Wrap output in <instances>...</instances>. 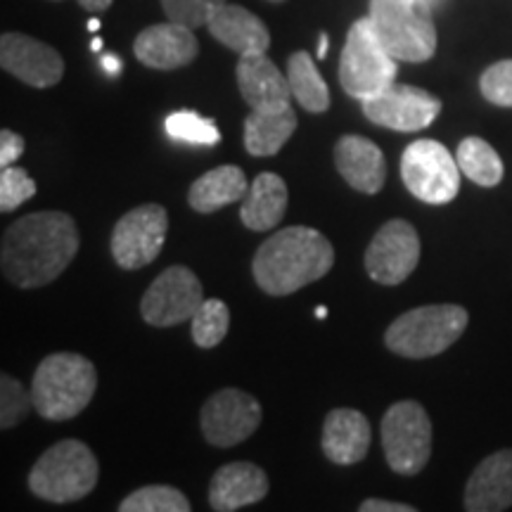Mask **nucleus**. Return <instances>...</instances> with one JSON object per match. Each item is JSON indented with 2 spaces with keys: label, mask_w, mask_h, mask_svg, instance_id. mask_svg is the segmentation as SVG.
<instances>
[{
  "label": "nucleus",
  "mask_w": 512,
  "mask_h": 512,
  "mask_svg": "<svg viewBox=\"0 0 512 512\" xmlns=\"http://www.w3.org/2000/svg\"><path fill=\"white\" fill-rule=\"evenodd\" d=\"M81 238L74 219L62 211H36L5 230L0 247L3 275L12 285L34 290L67 271Z\"/></svg>",
  "instance_id": "f257e3e1"
},
{
  "label": "nucleus",
  "mask_w": 512,
  "mask_h": 512,
  "mask_svg": "<svg viewBox=\"0 0 512 512\" xmlns=\"http://www.w3.org/2000/svg\"><path fill=\"white\" fill-rule=\"evenodd\" d=\"M335 249L318 230L290 226L256 249L252 271L256 285L271 297H287L328 275Z\"/></svg>",
  "instance_id": "f03ea898"
},
{
  "label": "nucleus",
  "mask_w": 512,
  "mask_h": 512,
  "mask_svg": "<svg viewBox=\"0 0 512 512\" xmlns=\"http://www.w3.org/2000/svg\"><path fill=\"white\" fill-rule=\"evenodd\" d=\"M98 389V370L86 356L60 351L43 358L34 382H31V399L34 411L41 418L62 422L79 415L93 401Z\"/></svg>",
  "instance_id": "7ed1b4c3"
},
{
  "label": "nucleus",
  "mask_w": 512,
  "mask_h": 512,
  "mask_svg": "<svg viewBox=\"0 0 512 512\" xmlns=\"http://www.w3.org/2000/svg\"><path fill=\"white\" fill-rule=\"evenodd\" d=\"M430 0H370V22L399 62H427L437 53Z\"/></svg>",
  "instance_id": "20e7f679"
},
{
  "label": "nucleus",
  "mask_w": 512,
  "mask_h": 512,
  "mask_svg": "<svg viewBox=\"0 0 512 512\" xmlns=\"http://www.w3.org/2000/svg\"><path fill=\"white\" fill-rule=\"evenodd\" d=\"M100 465L83 441L64 439L50 446L29 472V489L48 503H76L95 489Z\"/></svg>",
  "instance_id": "39448f33"
},
{
  "label": "nucleus",
  "mask_w": 512,
  "mask_h": 512,
  "mask_svg": "<svg viewBox=\"0 0 512 512\" xmlns=\"http://www.w3.org/2000/svg\"><path fill=\"white\" fill-rule=\"evenodd\" d=\"M470 323V316L458 304H432L406 311L384 332L389 351L403 358L439 356L456 344Z\"/></svg>",
  "instance_id": "423d86ee"
},
{
  "label": "nucleus",
  "mask_w": 512,
  "mask_h": 512,
  "mask_svg": "<svg viewBox=\"0 0 512 512\" xmlns=\"http://www.w3.org/2000/svg\"><path fill=\"white\" fill-rule=\"evenodd\" d=\"M396 57L382 46L370 17L351 24L342 57H339V83L344 93L356 100H368L382 93L396 79Z\"/></svg>",
  "instance_id": "0eeeda50"
},
{
  "label": "nucleus",
  "mask_w": 512,
  "mask_h": 512,
  "mask_svg": "<svg viewBox=\"0 0 512 512\" xmlns=\"http://www.w3.org/2000/svg\"><path fill=\"white\" fill-rule=\"evenodd\" d=\"M384 458L396 475L413 477L432 456V422L418 401H399L382 418Z\"/></svg>",
  "instance_id": "6e6552de"
},
{
  "label": "nucleus",
  "mask_w": 512,
  "mask_h": 512,
  "mask_svg": "<svg viewBox=\"0 0 512 512\" xmlns=\"http://www.w3.org/2000/svg\"><path fill=\"white\" fill-rule=\"evenodd\" d=\"M460 166L439 140H415L403 150L401 178L408 192L427 204H448L460 190Z\"/></svg>",
  "instance_id": "1a4fd4ad"
},
{
  "label": "nucleus",
  "mask_w": 512,
  "mask_h": 512,
  "mask_svg": "<svg viewBox=\"0 0 512 512\" xmlns=\"http://www.w3.org/2000/svg\"><path fill=\"white\" fill-rule=\"evenodd\" d=\"M169 216L162 204H143L121 216L112 230L110 249L124 271H138L157 259L166 240Z\"/></svg>",
  "instance_id": "9d476101"
},
{
  "label": "nucleus",
  "mask_w": 512,
  "mask_h": 512,
  "mask_svg": "<svg viewBox=\"0 0 512 512\" xmlns=\"http://www.w3.org/2000/svg\"><path fill=\"white\" fill-rule=\"evenodd\" d=\"M204 302L202 283L190 268L171 266L147 287L140 302L145 323L155 328H174L178 323L192 320Z\"/></svg>",
  "instance_id": "9b49d317"
},
{
  "label": "nucleus",
  "mask_w": 512,
  "mask_h": 512,
  "mask_svg": "<svg viewBox=\"0 0 512 512\" xmlns=\"http://www.w3.org/2000/svg\"><path fill=\"white\" fill-rule=\"evenodd\" d=\"M200 425L211 446L230 448L252 437L261 425V406L242 389H221L202 406Z\"/></svg>",
  "instance_id": "f8f14e48"
},
{
  "label": "nucleus",
  "mask_w": 512,
  "mask_h": 512,
  "mask_svg": "<svg viewBox=\"0 0 512 512\" xmlns=\"http://www.w3.org/2000/svg\"><path fill=\"white\" fill-rule=\"evenodd\" d=\"M441 112V100L437 95L422 91L408 83H392L382 93L363 100V114L377 126L392 131L411 133L427 128Z\"/></svg>",
  "instance_id": "ddd939ff"
},
{
  "label": "nucleus",
  "mask_w": 512,
  "mask_h": 512,
  "mask_svg": "<svg viewBox=\"0 0 512 512\" xmlns=\"http://www.w3.org/2000/svg\"><path fill=\"white\" fill-rule=\"evenodd\" d=\"M420 261L418 230L403 219H392L377 230L366 252V271L380 285H401Z\"/></svg>",
  "instance_id": "4468645a"
},
{
  "label": "nucleus",
  "mask_w": 512,
  "mask_h": 512,
  "mask_svg": "<svg viewBox=\"0 0 512 512\" xmlns=\"http://www.w3.org/2000/svg\"><path fill=\"white\" fill-rule=\"evenodd\" d=\"M0 64L5 72L31 88H53L64 74L60 53L27 34H3Z\"/></svg>",
  "instance_id": "2eb2a0df"
},
{
  "label": "nucleus",
  "mask_w": 512,
  "mask_h": 512,
  "mask_svg": "<svg viewBox=\"0 0 512 512\" xmlns=\"http://www.w3.org/2000/svg\"><path fill=\"white\" fill-rule=\"evenodd\" d=\"M133 53L145 67L169 72V69L188 67L200 53V46H197V38L190 27L169 19V22L140 31L133 43Z\"/></svg>",
  "instance_id": "dca6fc26"
},
{
  "label": "nucleus",
  "mask_w": 512,
  "mask_h": 512,
  "mask_svg": "<svg viewBox=\"0 0 512 512\" xmlns=\"http://www.w3.org/2000/svg\"><path fill=\"white\" fill-rule=\"evenodd\" d=\"M235 76H238L242 98L252 110L275 112L290 107V81H287V76L280 74L273 60H268L266 53L240 55Z\"/></svg>",
  "instance_id": "f3484780"
},
{
  "label": "nucleus",
  "mask_w": 512,
  "mask_h": 512,
  "mask_svg": "<svg viewBox=\"0 0 512 512\" xmlns=\"http://www.w3.org/2000/svg\"><path fill=\"white\" fill-rule=\"evenodd\" d=\"M512 508V448L496 451L475 467L465 486V510L503 512Z\"/></svg>",
  "instance_id": "a211bd4d"
},
{
  "label": "nucleus",
  "mask_w": 512,
  "mask_h": 512,
  "mask_svg": "<svg viewBox=\"0 0 512 512\" xmlns=\"http://www.w3.org/2000/svg\"><path fill=\"white\" fill-rule=\"evenodd\" d=\"M268 477L254 463H228L219 467L209 484V505L219 512H233L264 501Z\"/></svg>",
  "instance_id": "6ab92c4d"
},
{
  "label": "nucleus",
  "mask_w": 512,
  "mask_h": 512,
  "mask_svg": "<svg viewBox=\"0 0 512 512\" xmlns=\"http://www.w3.org/2000/svg\"><path fill=\"white\" fill-rule=\"evenodd\" d=\"M335 164L351 188L363 195H377L387 181L382 150L363 136H342L335 145Z\"/></svg>",
  "instance_id": "aec40b11"
},
{
  "label": "nucleus",
  "mask_w": 512,
  "mask_h": 512,
  "mask_svg": "<svg viewBox=\"0 0 512 512\" xmlns=\"http://www.w3.org/2000/svg\"><path fill=\"white\" fill-rule=\"evenodd\" d=\"M370 422L361 411L354 408H337L330 411L323 425V446L325 458L335 465H356L368 456L370 448Z\"/></svg>",
  "instance_id": "412c9836"
},
{
  "label": "nucleus",
  "mask_w": 512,
  "mask_h": 512,
  "mask_svg": "<svg viewBox=\"0 0 512 512\" xmlns=\"http://www.w3.org/2000/svg\"><path fill=\"white\" fill-rule=\"evenodd\" d=\"M207 29L216 41L238 55L266 53L271 48V34L266 24L242 5H223L209 19Z\"/></svg>",
  "instance_id": "4be33fe9"
},
{
  "label": "nucleus",
  "mask_w": 512,
  "mask_h": 512,
  "mask_svg": "<svg viewBox=\"0 0 512 512\" xmlns=\"http://www.w3.org/2000/svg\"><path fill=\"white\" fill-rule=\"evenodd\" d=\"M287 185L278 174H259L249 183L242 200L240 219L254 233H266L283 221L287 211Z\"/></svg>",
  "instance_id": "5701e85b"
},
{
  "label": "nucleus",
  "mask_w": 512,
  "mask_h": 512,
  "mask_svg": "<svg viewBox=\"0 0 512 512\" xmlns=\"http://www.w3.org/2000/svg\"><path fill=\"white\" fill-rule=\"evenodd\" d=\"M247 190V176L240 166H216L190 185L188 204L200 214H214L228 204L245 200Z\"/></svg>",
  "instance_id": "b1692460"
},
{
  "label": "nucleus",
  "mask_w": 512,
  "mask_h": 512,
  "mask_svg": "<svg viewBox=\"0 0 512 512\" xmlns=\"http://www.w3.org/2000/svg\"><path fill=\"white\" fill-rule=\"evenodd\" d=\"M297 131V114L292 105L275 112H256L245 119V147L252 157H273L283 150Z\"/></svg>",
  "instance_id": "393cba45"
},
{
  "label": "nucleus",
  "mask_w": 512,
  "mask_h": 512,
  "mask_svg": "<svg viewBox=\"0 0 512 512\" xmlns=\"http://www.w3.org/2000/svg\"><path fill=\"white\" fill-rule=\"evenodd\" d=\"M287 81H290L292 98L304 107L306 112L320 114L328 112L330 91L328 83L320 76L316 62L306 50H299L287 62Z\"/></svg>",
  "instance_id": "a878e982"
},
{
  "label": "nucleus",
  "mask_w": 512,
  "mask_h": 512,
  "mask_svg": "<svg viewBox=\"0 0 512 512\" xmlns=\"http://www.w3.org/2000/svg\"><path fill=\"white\" fill-rule=\"evenodd\" d=\"M458 166L460 171L470 178L472 183L484 185V188H494L503 181V159L498 152L482 138H465L458 145Z\"/></svg>",
  "instance_id": "bb28decb"
},
{
  "label": "nucleus",
  "mask_w": 512,
  "mask_h": 512,
  "mask_svg": "<svg viewBox=\"0 0 512 512\" xmlns=\"http://www.w3.org/2000/svg\"><path fill=\"white\" fill-rule=\"evenodd\" d=\"M121 512H190L188 496L166 484H152L128 494L119 505Z\"/></svg>",
  "instance_id": "cd10ccee"
},
{
  "label": "nucleus",
  "mask_w": 512,
  "mask_h": 512,
  "mask_svg": "<svg viewBox=\"0 0 512 512\" xmlns=\"http://www.w3.org/2000/svg\"><path fill=\"white\" fill-rule=\"evenodd\" d=\"M230 328V311L221 299H204L192 316V342L200 349H214L226 339Z\"/></svg>",
  "instance_id": "c85d7f7f"
},
{
  "label": "nucleus",
  "mask_w": 512,
  "mask_h": 512,
  "mask_svg": "<svg viewBox=\"0 0 512 512\" xmlns=\"http://www.w3.org/2000/svg\"><path fill=\"white\" fill-rule=\"evenodd\" d=\"M164 128L166 133H169V138L181 140V143H190V145L221 143V133L214 121L204 119L197 112H190V110L169 114L164 121Z\"/></svg>",
  "instance_id": "c756f323"
},
{
  "label": "nucleus",
  "mask_w": 512,
  "mask_h": 512,
  "mask_svg": "<svg viewBox=\"0 0 512 512\" xmlns=\"http://www.w3.org/2000/svg\"><path fill=\"white\" fill-rule=\"evenodd\" d=\"M29 411H34L31 389L24 387L17 377L8 373L0 375V427L12 430L19 422L27 420Z\"/></svg>",
  "instance_id": "7c9ffc66"
},
{
  "label": "nucleus",
  "mask_w": 512,
  "mask_h": 512,
  "mask_svg": "<svg viewBox=\"0 0 512 512\" xmlns=\"http://www.w3.org/2000/svg\"><path fill=\"white\" fill-rule=\"evenodd\" d=\"M223 5H226V0H162L166 17L190 29L207 27L214 12Z\"/></svg>",
  "instance_id": "2f4dec72"
},
{
  "label": "nucleus",
  "mask_w": 512,
  "mask_h": 512,
  "mask_svg": "<svg viewBox=\"0 0 512 512\" xmlns=\"http://www.w3.org/2000/svg\"><path fill=\"white\" fill-rule=\"evenodd\" d=\"M36 195V183L31 181V176L19 166H5L3 174H0V211L8 214V211L17 209L19 204H24Z\"/></svg>",
  "instance_id": "473e14b6"
},
{
  "label": "nucleus",
  "mask_w": 512,
  "mask_h": 512,
  "mask_svg": "<svg viewBox=\"0 0 512 512\" xmlns=\"http://www.w3.org/2000/svg\"><path fill=\"white\" fill-rule=\"evenodd\" d=\"M479 88L491 105L512 107V60L491 64L479 79Z\"/></svg>",
  "instance_id": "72a5a7b5"
},
{
  "label": "nucleus",
  "mask_w": 512,
  "mask_h": 512,
  "mask_svg": "<svg viewBox=\"0 0 512 512\" xmlns=\"http://www.w3.org/2000/svg\"><path fill=\"white\" fill-rule=\"evenodd\" d=\"M24 138L19 133L10 131V128H3L0 131V166H12V162H17L19 157L24 155Z\"/></svg>",
  "instance_id": "f704fd0d"
},
{
  "label": "nucleus",
  "mask_w": 512,
  "mask_h": 512,
  "mask_svg": "<svg viewBox=\"0 0 512 512\" xmlns=\"http://www.w3.org/2000/svg\"><path fill=\"white\" fill-rule=\"evenodd\" d=\"M361 512H415L413 505L408 503H394V501H380V498H368L358 505Z\"/></svg>",
  "instance_id": "c9c22d12"
},
{
  "label": "nucleus",
  "mask_w": 512,
  "mask_h": 512,
  "mask_svg": "<svg viewBox=\"0 0 512 512\" xmlns=\"http://www.w3.org/2000/svg\"><path fill=\"white\" fill-rule=\"evenodd\" d=\"M100 64H102V69H105V72L110 74V76H119V74H121V69H124V64H121L119 57H117V55H112V53H105V55H102Z\"/></svg>",
  "instance_id": "e433bc0d"
},
{
  "label": "nucleus",
  "mask_w": 512,
  "mask_h": 512,
  "mask_svg": "<svg viewBox=\"0 0 512 512\" xmlns=\"http://www.w3.org/2000/svg\"><path fill=\"white\" fill-rule=\"evenodd\" d=\"M76 3L88 12H105L112 5V0H76Z\"/></svg>",
  "instance_id": "4c0bfd02"
},
{
  "label": "nucleus",
  "mask_w": 512,
  "mask_h": 512,
  "mask_svg": "<svg viewBox=\"0 0 512 512\" xmlns=\"http://www.w3.org/2000/svg\"><path fill=\"white\" fill-rule=\"evenodd\" d=\"M328 48H330V38H328V34H320V36H318V53H316L318 60H323V57L328 55Z\"/></svg>",
  "instance_id": "58836bf2"
},
{
  "label": "nucleus",
  "mask_w": 512,
  "mask_h": 512,
  "mask_svg": "<svg viewBox=\"0 0 512 512\" xmlns=\"http://www.w3.org/2000/svg\"><path fill=\"white\" fill-rule=\"evenodd\" d=\"M91 50H95V53H100V50H102V41H100V38H93Z\"/></svg>",
  "instance_id": "ea45409f"
},
{
  "label": "nucleus",
  "mask_w": 512,
  "mask_h": 512,
  "mask_svg": "<svg viewBox=\"0 0 512 512\" xmlns=\"http://www.w3.org/2000/svg\"><path fill=\"white\" fill-rule=\"evenodd\" d=\"M98 29H100L98 19H91V22H88V31H98Z\"/></svg>",
  "instance_id": "a19ab883"
},
{
  "label": "nucleus",
  "mask_w": 512,
  "mask_h": 512,
  "mask_svg": "<svg viewBox=\"0 0 512 512\" xmlns=\"http://www.w3.org/2000/svg\"><path fill=\"white\" fill-rule=\"evenodd\" d=\"M325 313H328V311H325V306H318L316 316H318V318H325Z\"/></svg>",
  "instance_id": "79ce46f5"
},
{
  "label": "nucleus",
  "mask_w": 512,
  "mask_h": 512,
  "mask_svg": "<svg viewBox=\"0 0 512 512\" xmlns=\"http://www.w3.org/2000/svg\"><path fill=\"white\" fill-rule=\"evenodd\" d=\"M271 3H285V0H271Z\"/></svg>",
  "instance_id": "37998d69"
}]
</instances>
